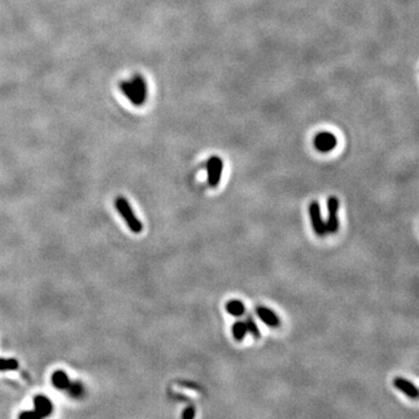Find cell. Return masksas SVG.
Returning a JSON list of instances; mask_svg holds the SVG:
<instances>
[{
  "label": "cell",
  "mask_w": 419,
  "mask_h": 419,
  "mask_svg": "<svg viewBox=\"0 0 419 419\" xmlns=\"http://www.w3.org/2000/svg\"><path fill=\"white\" fill-rule=\"evenodd\" d=\"M121 93L134 106L145 105L148 98V84L144 76L136 73L132 78L120 82L119 84Z\"/></svg>",
  "instance_id": "obj_1"
},
{
  "label": "cell",
  "mask_w": 419,
  "mask_h": 419,
  "mask_svg": "<svg viewBox=\"0 0 419 419\" xmlns=\"http://www.w3.org/2000/svg\"><path fill=\"white\" fill-rule=\"evenodd\" d=\"M115 207H117L120 216L124 218V220L126 221L129 230L135 234L141 233L142 230H144V225H142L141 220H140L138 217L135 216L134 211L130 207L127 199L124 197H118L115 199Z\"/></svg>",
  "instance_id": "obj_2"
},
{
  "label": "cell",
  "mask_w": 419,
  "mask_h": 419,
  "mask_svg": "<svg viewBox=\"0 0 419 419\" xmlns=\"http://www.w3.org/2000/svg\"><path fill=\"white\" fill-rule=\"evenodd\" d=\"M206 172H207V183L211 188H217L221 181L222 169H224V162L221 157L218 155H212L206 161Z\"/></svg>",
  "instance_id": "obj_3"
},
{
  "label": "cell",
  "mask_w": 419,
  "mask_h": 419,
  "mask_svg": "<svg viewBox=\"0 0 419 419\" xmlns=\"http://www.w3.org/2000/svg\"><path fill=\"white\" fill-rule=\"evenodd\" d=\"M339 209H340V201L335 196H331L328 199V220H326V231L328 234L338 233L340 228V220H339Z\"/></svg>",
  "instance_id": "obj_4"
},
{
  "label": "cell",
  "mask_w": 419,
  "mask_h": 419,
  "mask_svg": "<svg viewBox=\"0 0 419 419\" xmlns=\"http://www.w3.org/2000/svg\"><path fill=\"white\" fill-rule=\"evenodd\" d=\"M309 216H310V220L312 224V228H313L314 231V234L319 237H325L326 234H328L326 224L323 219L320 205L317 200H312L310 205H309Z\"/></svg>",
  "instance_id": "obj_5"
},
{
  "label": "cell",
  "mask_w": 419,
  "mask_h": 419,
  "mask_svg": "<svg viewBox=\"0 0 419 419\" xmlns=\"http://www.w3.org/2000/svg\"><path fill=\"white\" fill-rule=\"evenodd\" d=\"M337 136L329 132H319L313 139L314 148L320 153H329L337 147Z\"/></svg>",
  "instance_id": "obj_6"
},
{
  "label": "cell",
  "mask_w": 419,
  "mask_h": 419,
  "mask_svg": "<svg viewBox=\"0 0 419 419\" xmlns=\"http://www.w3.org/2000/svg\"><path fill=\"white\" fill-rule=\"evenodd\" d=\"M255 312H256L258 319L266 324L268 328H277L281 326V319H279L277 313H276L274 310H272V309L264 307V305H258V307L255 309Z\"/></svg>",
  "instance_id": "obj_7"
},
{
  "label": "cell",
  "mask_w": 419,
  "mask_h": 419,
  "mask_svg": "<svg viewBox=\"0 0 419 419\" xmlns=\"http://www.w3.org/2000/svg\"><path fill=\"white\" fill-rule=\"evenodd\" d=\"M394 387L397 389L398 391H401L402 394L405 395L406 397L411 398V400H417L419 398V389L414 382L409 381L408 379H404V377L397 376L395 377L394 381H392Z\"/></svg>",
  "instance_id": "obj_8"
},
{
  "label": "cell",
  "mask_w": 419,
  "mask_h": 419,
  "mask_svg": "<svg viewBox=\"0 0 419 419\" xmlns=\"http://www.w3.org/2000/svg\"><path fill=\"white\" fill-rule=\"evenodd\" d=\"M34 410L37 412L41 417H47L53 412V404L50 402L49 398L42 395H38L34 398Z\"/></svg>",
  "instance_id": "obj_9"
},
{
  "label": "cell",
  "mask_w": 419,
  "mask_h": 419,
  "mask_svg": "<svg viewBox=\"0 0 419 419\" xmlns=\"http://www.w3.org/2000/svg\"><path fill=\"white\" fill-rule=\"evenodd\" d=\"M52 382L54 387L59 389V390L69 391L70 388L73 387V382L70 381L69 377L63 370H56L52 376Z\"/></svg>",
  "instance_id": "obj_10"
},
{
  "label": "cell",
  "mask_w": 419,
  "mask_h": 419,
  "mask_svg": "<svg viewBox=\"0 0 419 419\" xmlns=\"http://www.w3.org/2000/svg\"><path fill=\"white\" fill-rule=\"evenodd\" d=\"M226 311L228 314L233 317H242L246 312V307L245 304L239 299H232L226 303Z\"/></svg>",
  "instance_id": "obj_11"
},
{
  "label": "cell",
  "mask_w": 419,
  "mask_h": 419,
  "mask_svg": "<svg viewBox=\"0 0 419 419\" xmlns=\"http://www.w3.org/2000/svg\"><path fill=\"white\" fill-rule=\"evenodd\" d=\"M247 333H248L247 326H246L245 322L237 320V322H236L233 325H232V335H233V338L236 339L237 341L245 340Z\"/></svg>",
  "instance_id": "obj_12"
},
{
  "label": "cell",
  "mask_w": 419,
  "mask_h": 419,
  "mask_svg": "<svg viewBox=\"0 0 419 419\" xmlns=\"http://www.w3.org/2000/svg\"><path fill=\"white\" fill-rule=\"evenodd\" d=\"M245 323H246V326H247L248 333L252 334L253 338L260 339L261 338V331H260V328H258L256 322L254 320V318L248 316L247 318H246Z\"/></svg>",
  "instance_id": "obj_13"
},
{
  "label": "cell",
  "mask_w": 419,
  "mask_h": 419,
  "mask_svg": "<svg viewBox=\"0 0 419 419\" xmlns=\"http://www.w3.org/2000/svg\"><path fill=\"white\" fill-rule=\"evenodd\" d=\"M19 368V362L14 359H0V370H16Z\"/></svg>",
  "instance_id": "obj_14"
},
{
  "label": "cell",
  "mask_w": 419,
  "mask_h": 419,
  "mask_svg": "<svg viewBox=\"0 0 419 419\" xmlns=\"http://www.w3.org/2000/svg\"><path fill=\"white\" fill-rule=\"evenodd\" d=\"M68 392H69V394L71 395V396H73V397H78V396H81V395L83 394V387H82V384H81V383H78V382L73 383V387L70 388V390L68 391Z\"/></svg>",
  "instance_id": "obj_15"
},
{
  "label": "cell",
  "mask_w": 419,
  "mask_h": 419,
  "mask_svg": "<svg viewBox=\"0 0 419 419\" xmlns=\"http://www.w3.org/2000/svg\"><path fill=\"white\" fill-rule=\"evenodd\" d=\"M19 418H27V419H41L42 417H41L40 415L37 414L36 411H25V412H21V414L19 415Z\"/></svg>",
  "instance_id": "obj_16"
},
{
  "label": "cell",
  "mask_w": 419,
  "mask_h": 419,
  "mask_svg": "<svg viewBox=\"0 0 419 419\" xmlns=\"http://www.w3.org/2000/svg\"><path fill=\"white\" fill-rule=\"evenodd\" d=\"M196 416V410L192 406H188L183 410L182 418L183 419H192Z\"/></svg>",
  "instance_id": "obj_17"
}]
</instances>
